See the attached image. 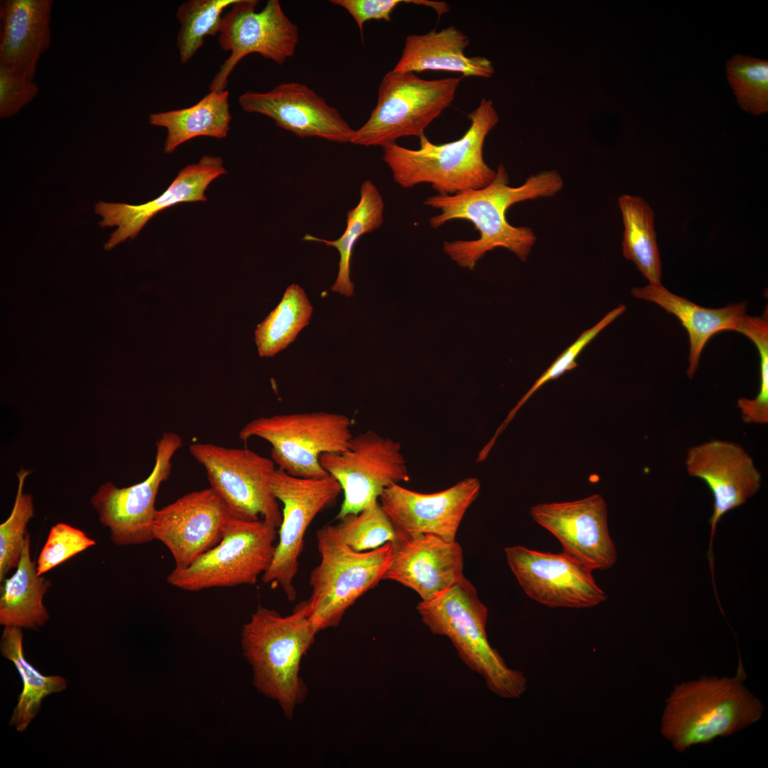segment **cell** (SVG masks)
I'll return each mask as SVG.
<instances>
[{
  "label": "cell",
  "mask_w": 768,
  "mask_h": 768,
  "mask_svg": "<svg viewBox=\"0 0 768 768\" xmlns=\"http://www.w3.org/2000/svg\"><path fill=\"white\" fill-rule=\"evenodd\" d=\"M563 186V179L555 170L533 174L523 184L511 186L506 169L501 164L488 186L453 195L430 196L424 204L441 210L429 219L430 225L434 229L452 220H465L479 231L480 237L476 240L444 243V252L453 261L473 270L486 252L498 247L508 249L525 262L535 243L536 235L529 227L511 225L506 218L507 210L526 200L553 197Z\"/></svg>",
  "instance_id": "obj_1"
},
{
  "label": "cell",
  "mask_w": 768,
  "mask_h": 768,
  "mask_svg": "<svg viewBox=\"0 0 768 768\" xmlns=\"http://www.w3.org/2000/svg\"><path fill=\"white\" fill-rule=\"evenodd\" d=\"M746 678L739 658L732 677L701 676L676 686L663 713V736L684 752L758 721L765 707L744 685Z\"/></svg>",
  "instance_id": "obj_2"
},
{
  "label": "cell",
  "mask_w": 768,
  "mask_h": 768,
  "mask_svg": "<svg viewBox=\"0 0 768 768\" xmlns=\"http://www.w3.org/2000/svg\"><path fill=\"white\" fill-rule=\"evenodd\" d=\"M467 118L471 122L468 130L451 142L435 144L424 134L419 138L420 146L416 150L396 143L382 146L383 161L394 181L405 188L427 183L440 195L488 186L496 171L484 161L483 146L498 117L492 102L483 98Z\"/></svg>",
  "instance_id": "obj_3"
},
{
  "label": "cell",
  "mask_w": 768,
  "mask_h": 768,
  "mask_svg": "<svg viewBox=\"0 0 768 768\" xmlns=\"http://www.w3.org/2000/svg\"><path fill=\"white\" fill-rule=\"evenodd\" d=\"M317 632L309 618L306 601L287 616L259 606L242 626L241 646L252 669L254 686L277 701L288 718L306 696L299 668Z\"/></svg>",
  "instance_id": "obj_4"
},
{
  "label": "cell",
  "mask_w": 768,
  "mask_h": 768,
  "mask_svg": "<svg viewBox=\"0 0 768 768\" xmlns=\"http://www.w3.org/2000/svg\"><path fill=\"white\" fill-rule=\"evenodd\" d=\"M416 609L432 634L449 638L471 671L479 674L490 691L503 698H516L527 688L523 672L509 668L489 644L486 626L488 609L464 577L458 584Z\"/></svg>",
  "instance_id": "obj_5"
},
{
  "label": "cell",
  "mask_w": 768,
  "mask_h": 768,
  "mask_svg": "<svg viewBox=\"0 0 768 768\" xmlns=\"http://www.w3.org/2000/svg\"><path fill=\"white\" fill-rule=\"evenodd\" d=\"M319 564L311 572V594L306 600L309 618L317 631L336 626L346 610L375 587L392 559L391 543L358 552L341 538L336 525L316 532Z\"/></svg>",
  "instance_id": "obj_6"
},
{
  "label": "cell",
  "mask_w": 768,
  "mask_h": 768,
  "mask_svg": "<svg viewBox=\"0 0 768 768\" xmlns=\"http://www.w3.org/2000/svg\"><path fill=\"white\" fill-rule=\"evenodd\" d=\"M462 78L425 80L393 70L383 78L378 102L368 119L355 130L351 143L383 146L408 136L420 137L453 102Z\"/></svg>",
  "instance_id": "obj_7"
},
{
  "label": "cell",
  "mask_w": 768,
  "mask_h": 768,
  "mask_svg": "<svg viewBox=\"0 0 768 768\" xmlns=\"http://www.w3.org/2000/svg\"><path fill=\"white\" fill-rule=\"evenodd\" d=\"M350 418L343 414L312 412L260 417L247 422L239 437L268 442L271 459L289 474L303 478L328 475L320 464L324 453L345 450L353 437Z\"/></svg>",
  "instance_id": "obj_8"
},
{
  "label": "cell",
  "mask_w": 768,
  "mask_h": 768,
  "mask_svg": "<svg viewBox=\"0 0 768 768\" xmlns=\"http://www.w3.org/2000/svg\"><path fill=\"white\" fill-rule=\"evenodd\" d=\"M277 534L262 519L231 516L221 540L187 567L174 568L167 582L188 592L255 585L272 563Z\"/></svg>",
  "instance_id": "obj_9"
},
{
  "label": "cell",
  "mask_w": 768,
  "mask_h": 768,
  "mask_svg": "<svg viewBox=\"0 0 768 768\" xmlns=\"http://www.w3.org/2000/svg\"><path fill=\"white\" fill-rule=\"evenodd\" d=\"M189 452L206 469L210 488L233 517L262 519L279 528L282 514L272 492L270 481L276 468L272 459L245 448H228L194 443Z\"/></svg>",
  "instance_id": "obj_10"
},
{
  "label": "cell",
  "mask_w": 768,
  "mask_h": 768,
  "mask_svg": "<svg viewBox=\"0 0 768 768\" xmlns=\"http://www.w3.org/2000/svg\"><path fill=\"white\" fill-rule=\"evenodd\" d=\"M272 494L283 503L279 540L272 563L262 581L282 588L288 600L297 597L294 580L303 549L305 533L316 516L331 506L341 486L331 475L317 478L292 476L276 468L270 481Z\"/></svg>",
  "instance_id": "obj_11"
},
{
  "label": "cell",
  "mask_w": 768,
  "mask_h": 768,
  "mask_svg": "<svg viewBox=\"0 0 768 768\" xmlns=\"http://www.w3.org/2000/svg\"><path fill=\"white\" fill-rule=\"evenodd\" d=\"M319 461L343 493L338 520L358 513L385 489L410 479L400 443L372 430L353 436L345 450L322 454Z\"/></svg>",
  "instance_id": "obj_12"
},
{
  "label": "cell",
  "mask_w": 768,
  "mask_h": 768,
  "mask_svg": "<svg viewBox=\"0 0 768 768\" xmlns=\"http://www.w3.org/2000/svg\"><path fill=\"white\" fill-rule=\"evenodd\" d=\"M257 2L238 0L223 16L218 40L230 55L211 81L210 91L225 90L235 65L250 53H259L279 65L294 54L299 41L297 26L285 15L279 1H267L259 12Z\"/></svg>",
  "instance_id": "obj_13"
},
{
  "label": "cell",
  "mask_w": 768,
  "mask_h": 768,
  "mask_svg": "<svg viewBox=\"0 0 768 768\" xmlns=\"http://www.w3.org/2000/svg\"><path fill=\"white\" fill-rule=\"evenodd\" d=\"M156 445L155 464L146 479L121 489L106 482L91 499L100 521L109 528L111 539L117 545L144 544L154 540L156 497L161 484L171 474V459L182 446V439L174 432H164Z\"/></svg>",
  "instance_id": "obj_14"
},
{
  "label": "cell",
  "mask_w": 768,
  "mask_h": 768,
  "mask_svg": "<svg viewBox=\"0 0 768 768\" xmlns=\"http://www.w3.org/2000/svg\"><path fill=\"white\" fill-rule=\"evenodd\" d=\"M509 567L525 593L549 607L590 608L607 599L592 570L565 553L516 545L505 548Z\"/></svg>",
  "instance_id": "obj_15"
},
{
  "label": "cell",
  "mask_w": 768,
  "mask_h": 768,
  "mask_svg": "<svg viewBox=\"0 0 768 768\" xmlns=\"http://www.w3.org/2000/svg\"><path fill=\"white\" fill-rule=\"evenodd\" d=\"M231 516L210 487L192 491L156 511L154 540L169 550L174 568H186L221 540Z\"/></svg>",
  "instance_id": "obj_16"
},
{
  "label": "cell",
  "mask_w": 768,
  "mask_h": 768,
  "mask_svg": "<svg viewBox=\"0 0 768 768\" xmlns=\"http://www.w3.org/2000/svg\"><path fill=\"white\" fill-rule=\"evenodd\" d=\"M530 513L560 542L563 553L592 570L609 569L616 563L617 551L609 532L607 507L602 495L537 504Z\"/></svg>",
  "instance_id": "obj_17"
},
{
  "label": "cell",
  "mask_w": 768,
  "mask_h": 768,
  "mask_svg": "<svg viewBox=\"0 0 768 768\" xmlns=\"http://www.w3.org/2000/svg\"><path fill=\"white\" fill-rule=\"evenodd\" d=\"M239 104L245 112L265 115L301 138L351 143L356 130L337 109L299 82L281 83L266 92L247 91L239 97Z\"/></svg>",
  "instance_id": "obj_18"
},
{
  "label": "cell",
  "mask_w": 768,
  "mask_h": 768,
  "mask_svg": "<svg viewBox=\"0 0 768 768\" xmlns=\"http://www.w3.org/2000/svg\"><path fill=\"white\" fill-rule=\"evenodd\" d=\"M685 464L688 474L703 480L713 494V511L708 521L711 545L717 524L760 489L762 474L742 447L725 440L712 439L691 447Z\"/></svg>",
  "instance_id": "obj_19"
},
{
  "label": "cell",
  "mask_w": 768,
  "mask_h": 768,
  "mask_svg": "<svg viewBox=\"0 0 768 768\" xmlns=\"http://www.w3.org/2000/svg\"><path fill=\"white\" fill-rule=\"evenodd\" d=\"M392 559L383 580L397 582L428 600L465 577L460 545L431 534L404 533L391 543Z\"/></svg>",
  "instance_id": "obj_20"
},
{
  "label": "cell",
  "mask_w": 768,
  "mask_h": 768,
  "mask_svg": "<svg viewBox=\"0 0 768 768\" xmlns=\"http://www.w3.org/2000/svg\"><path fill=\"white\" fill-rule=\"evenodd\" d=\"M480 487L479 481L472 477L434 494L417 493L393 484L383 491L379 502L400 531L455 540L463 516L478 497Z\"/></svg>",
  "instance_id": "obj_21"
},
{
  "label": "cell",
  "mask_w": 768,
  "mask_h": 768,
  "mask_svg": "<svg viewBox=\"0 0 768 768\" xmlns=\"http://www.w3.org/2000/svg\"><path fill=\"white\" fill-rule=\"evenodd\" d=\"M226 173L220 157L206 155L198 163L182 169L169 188L151 201L139 206L98 201L94 208L102 217L100 225L117 227L105 249L111 250L128 238H134L151 218L166 208L184 202L206 201L208 186Z\"/></svg>",
  "instance_id": "obj_22"
},
{
  "label": "cell",
  "mask_w": 768,
  "mask_h": 768,
  "mask_svg": "<svg viewBox=\"0 0 768 768\" xmlns=\"http://www.w3.org/2000/svg\"><path fill=\"white\" fill-rule=\"evenodd\" d=\"M52 0L0 1V65L33 79L39 60L50 46Z\"/></svg>",
  "instance_id": "obj_23"
},
{
  "label": "cell",
  "mask_w": 768,
  "mask_h": 768,
  "mask_svg": "<svg viewBox=\"0 0 768 768\" xmlns=\"http://www.w3.org/2000/svg\"><path fill=\"white\" fill-rule=\"evenodd\" d=\"M634 297L652 302L675 315L688 333L690 351L687 376L692 379L699 366L701 353L709 339L722 331H735L746 315L745 301L718 309L698 306L677 296L661 284H649L631 289Z\"/></svg>",
  "instance_id": "obj_24"
},
{
  "label": "cell",
  "mask_w": 768,
  "mask_h": 768,
  "mask_svg": "<svg viewBox=\"0 0 768 768\" xmlns=\"http://www.w3.org/2000/svg\"><path fill=\"white\" fill-rule=\"evenodd\" d=\"M468 37L454 26L427 33L410 35L402 53L393 69L399 72L444 70L463 76L490 78L494 73L491 62L484 57H467L464 49Z\"/></svg>",
  "instance_id": "obj_25"
},
{
  "label": "cell",
  "mask_w": 768,
  "mask_h": 768,
  "mask_svg": "<svg viewBox=\"0 0 768 768\" xmlns=\"http://www.w3.org/2000/svg\"><path fill=\"white\" fill-rule=\"evenodd\" d=\"M1 583V625L37 629L49 619L43 598L50 583L37 572L28 533L15 572Z\"/></svg>",
  "instance_id": "obj_26"
},
{
  "label": "cell",
  "mask_w": 768,
  "mask_h": 768,
  "mask_svg": "<svg viewBox=\"0 0 768 768\" xmlns=\"http://www.w3.org/2000/svg\"><path fill=\"white\" fill-rule=\"evenodd\" d=\"M228 96L226 90L210 91L191 107L150 114L149 121L151 125L167 130L164 153L171 154L183 143L197 137H226L232 119Z\"/></svg>",
  "instance_id": "obj_27"
},
{
  "label": "cell",
  "mask_w": 768,
  "mask_h": 768,
  "mask_svg": "<svg viewBox=\"0 0 768 768\" xmlns=\"http://www.w3.org/2000/svg\"><path fill=\"white\" fill-rule=\"evenodd\" d=\"M384 202L378 188L370 180L363 182L360 200L356 207L347 211L346 228L336 240H329L306 234L302 240L323 242L334 247L339 252L338 272L331 290L346 297L353 294V284L350 279V265L353 247L364 234L380 228L383 222Z\"/></svg>",
  "instance_id": "obj_28"
},
{
  "label": "cell",
  "mask_w": 768,
  "mask_h": 768,
  "mask_svg": "<svg viewBox=\"0 0 768 768\" xmlns=\"http://www.w3.org/2000/svg\"><path fill=\"white\" fill-rule=\"evenodd\" d=\"M0 649L3 656L14 663L22 678L23 690L10 725L23 732L39 712L43 699L64 690L67 688V681L60 676H44L26 659L21 628L4 626Z\"/></svg>",
  "instance_id": "obj_29"
},
{
  "label": "cell",
  "mask_w": 768,
  "mask_h": 768,
  "mask_svg": "<svg viewBox=\"0 0 768 768\" xmlns=\"http://www.w3.org/2000/svg\"><path fill=\"white\" fill-rule=\"evenodd\" d=\"M624 226L622 253L633 262L650 284H661V262L654 229V213L641 197L618 198Z\"/></svg>",
  "instance_id": "obj_30"
},
{
  "label": "cell",
  "mask_w": 768,
  "mask_h": 768,
  "mask_svg": "<svg viewBox=\"0 0 768 768\" xmlns=\"http://www.w3.org/2000/svg\"><path fill=\"white\" fill-rule=\"evenodd\" d=\"M312 311L303 288L290 284L279 304L255 331L259 356L272 357L286 348L308 325Z\"/></svg>",
  "instance_id": "obj_31"
},
{
  "label": "cell",
  "mask_w": 768,
  "mask_h": 768,
  "mask_svg": "<svg viewBox=\"0 0 768 768\" xmlns=\"http://www.w3.org/2000/svg\"><path fill=\"white\" fill-rule=\"evenodd\" d=\"M238 0H189L178 8L180 23L177 48L182 63L188 62L203 46L206 36L219 33L222 14Z\"/></svg>",
  "instance_id": "obj_32"
},
{
  "label": "cell",
  "mask_w": 768,
  "mask_h": 768,
  "mask_svg": "<svg viewBox=\"0 0 768 768\" xmlns=\"http://www.w3.org/2000/svg\"><path fill=\"white\" fill-rule=\"evenodd\" d=\"M336 526L343 542L358 552L393 543L405 533L394 525L378 499L370 501L358 513L344 516Z\"/></svg>",
  "instance_id": "obj_33"
},
{
  "label": "cell",
  "mask_w": 768,
  "mask_h": 768,
  "mask_svg": "<svg viewBox=\"0 0 768 768\" xmlns=\"http://www.w3.org/2000/svg\"><path fill=\"white\" fill-rule=\"evenodd\" d=\"M727 78L745 111L755 115L768 111V61L736 54L725 64Z\"/></svg>",
  "instance_id": "obj_34"
},
{
  "label": "cell",
  "mask_w": 768,
  "mask_h": 768,
  "mask_svg": "<svg viewBox=\"0 0 768 768\" xmlns=\"http://www.w3.org/2000/svg\"><path fill=\"white\" fill-rule=\"evenodd\" d=\"M736 331L749 338L758 349L760 359V385L754 399L741 398L737 407L746 423L764 425L768 422V311L760 316L745 315Z\"/></svg>",
  "instance_id": "obj_35"
},
{
  "label": "cell",
  "mask_w": 768,
  "mask_h": 768,
  "mask_svg": "<svg viewBox=\"0 0 768 768\" xmlns=\"http://www.w3.org/2000/svg\"><path fill=\"white\" fill-rule=\"evenodd\" d=\"M30 471L17 473L18 486L15 503L9 517L0 525V582L18 566L24 544L26 526L34 516L32 495L23 493V486Z\"/></svg>",
  "instance_id": "obj_36"
},
{
  "label": "cell",
  "mask_w": 768,
  "mask_h": 768,
  "mask_svg": "<svg viewBox=\"0 0 768 768\" xmlns=\"http://www.w3.org/2000/svg\"><path fill=\"white\" fill-rule=\"evenodd\" d=\"M626 310L624 304H620L607 313L598 323L590 329L584 331L578 338L567 349H565L551 364V366L542 374L535 382L533 386L523 396L516 405L511 410L507 417L499 426L496 433L500 434L508 423L512 420L516 412L526 403V402L535 393L542 385L550 380L559 378L565 372L577 367L576 358L585 347L590 343L606 326L611 324L616 318L620 316Z\"/></svg>",
  "instance_id": "obj_37"
},
{
  "label": "cell",
  "mask_w": 768,
  "mask_h": 768,
  "mask_svg": "<svg viewBox=\"0 0 768 768\" xmlns=\"http://www.w3.org/2000/svg\"><path fill=\"white\" fill-rule=\"evenodd\" d=\"M95 544V541L82 530L63 523L55 524L50 528L38 555L36 563L38 574L43 575Z\"/></svg>",
  "instance_id": "obj_38"
},
{
  "label": "cell",
  "mask_w": 768,
  "mask_h": 768,
  "mask_svg": "<svg viewBox=\"0 0 768 768\" xmlns=\"http://www.w3.org/2000/svg\"><path fill=\"white\" fill-rule=\"evenodd\" d=\"M330 2L344 8L351 14L358 26L362 41L363 25L366 21L375 19L390 22L391 13L401 3L431 7L439 16L450 9L446 2L428 0H331Z\"/></svg>",
  "instance_id": "obj_39"
},
{
  "label": "cell",
  "mask_w": 768,
  "mask_h": 768,
  "mask_svg": "<svg viewBox=\"0 0 768 768\" xmlns=\"http://www.w3.org/2000/svg\"><path fill=\"white\" fill-rule=\"evenodd\" d=\"M39 88L16 68L0 65V117H12L31 102Z\"/></svg>",
  "instance_id": "obj_40"
}]
</instances>
